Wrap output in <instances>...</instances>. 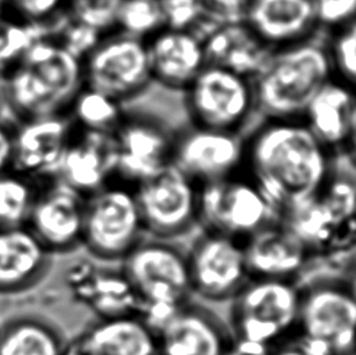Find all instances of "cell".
Instances as JSON below:
<instances>
[{"instance_id":"obj_27","label":"cell","mask_w":356,"mask_h":355,"mask_svg":"<svg viewBox=\"0 0 356 355\" xmlns=\"http://www.w3.org/2000/svg\"><path fill=\"white\" fill-rule=\"evenodd\" d=\"M81 336L92 355H159L157 333L136 314L100 319Z\"/></svg>"},{"instance_id":"obj_12","label":"cell","mask_w":356,"mask_h":355,"mask_svg":"<svg viewBox=\"0 0 356 355\" xmlns=\"http://www.w3.org/2000/svg\"><path fill=\"white\" fill-rule=\"evenodd\" d=\"M84 83L123 102L152 81L147 43L112 31L83 60Z\"/></svg>"},{"instance_id":"obj_11","label":"cell","mask_w":356,"mask_h":355,"mask_svg":"<svg viewBox=\"0 0 356 355\" xmlns=\"http://www.w3.org/2000/svg\"><path fill=\"white\" fill-rule=\"evenodd\" d=\"M185 93L193 125L242 133L257 113L252 79L217 65L207 63Z\"/></svg>"},{"instance_id":"obj_16","label":"cell","mask_w":356,"mask_h":355,"mask_svg":"<svg viewBox=\"0 0 356 355\" xmlns=\"http://www.w3.org/2000/svg\"><path fill=\"white\" fill-rule=\"evenodd\" d=\"M115 139V177L134 187L172 164L174 138L152 120L125 115Z\"/></svg>"},{"instance_id":"obj_34","label":"cell","mask_w":356,"mask_h":355,"mask_svg":"<svg viewBox=\"0 0 356 355\" xmlns=\"http://www.w3.org/2000/svg\"><path fill=\"white\" fill-rule=\"evenodd\" d=\"M3 9L39 32H49L65 19L66 0H5Z\"/></svg>"},{"instance_id":"obj_7","label":"cell","mask_w":356,"mask_h":355,"mask_svg":"<svg viewBox=\"0 0 356 355\" xmlns=\"http://www.w3.org/2000/svg\"><path fill=\"white\" fill-rule=\"evenodd\" d=\"M145 235L134 185L113 177L86 197L82 246L94 258L122 262Z\"/></svg>"},{"instance_id":"obj_39","label":"cell","mask_w":356,"mask_h":355,"mask_svg":"<svg viewBox=\"0 0 356 355\" xmlns=\"http://www.w3.org/2000/svg\"><path fill=\"white\" fill-rule=\"evenodd\" d=\"M15 122L6 116L0 117V174L11 169L14 155Z\"/></svg>"},{"instance_id":"obj_4","label":"cell","mask_w":356,"mask_h":355,"mask_svg":"<svg viewBox=\"0 0 356 355\" xmlns=\"http://www.w3.org/2000/svg\"><path fill=\"white\" fill-rule=\"evenodd\" d=\"M332 78L323 34L273 50L252 81L255 112L263 120H302L309 104Z\"/></svg>"},{"instance_id":"obj_19","label":"cell","mask_w":356,"mask_h":355,"mask_svg":"<svg viewBox=\"0 0 356 355\" xmlns=\"http://www.w3.org/2000/svg\"><path fill=\"white\" fill-rule=\"evenodd\" d=\"M159 355H222L232 330L207 308L188 302L157 330Z\"/></svg>"},{"instance_id":"obj_43","label":"cell","mask_w":356,"mask_h":355,"mask_svg":"<svg viewBox=\"0 0 356 355\" xmlns=\"http://www.w3.org/2000/svg\"><path fill=\"white\" fill-rule=\"evenodd\" d=\"M5 0H0V9H3V6H4Z\"/></svg>"},{"instance_id":"obj_35","label":"cell","mask_w":356,"mask_h":355,"mask_svg":"<svg viewBox=\"0 0 356 355\" xmlns=\"http://www.w3.org/2000/svg\"><path fill=\"white\" fill-rule=\"evenodd\" d=\"M165 29L195 33L208 19H219L208 9L204 0H159Z\"/></svg>"},{"instance_id":"obj_15","label":"cell","mask_w":356,"mask_h":355,"mask_svg":"<svg viewBox=\"0 0 356 355\" xmlns=\"http://www.w3.org/2000/svg\"><path fill=\"white\" fill-rule=\"evenodd\" d=\"M86 196L58 178L39 187L26 228L51 255L67 253L82 246Z\"/></svg>"},{"instance_id":"obj_28","label":"cell","mask_w":356,"mask_h":355,"mask_svg":"<svg viewBox=\"0 0 356 355\" xmlns=\"http://www.w3.org/2000/svg\"><path fill=\"white\" fill-rule=\"evenodd\" d=\"M66 342L51 322L16 315L0 325V355H63Z\"/></svg>"},{"instance_id":"obj_20","label":"cell","mask_w":356,"mask_h":355,"mask_svg":"<svg viewBox=\"0 0 356 355\" xmlns=\"http://www.w3.org/2000/svg\"><path fill=\"white\" fill-rule=\"evenodd\" d=\"M302 120L330 152L355 154V88L333 77L309 104Z\"/></svg>"},{"instance_id":"obj_13","label":"cell","mask_w":356,"mask_h":355,"mask_svg":"<svg viewBox=\"0 0 356 355\" xmlns=\"http://www.w3.org/2000/svg\"><path fill=\"white\" fill-rule=\"evenodd\" d=\"M188 253L193 294L211 302L232 301L250 280L243 241L202 229Z\"/></svg>"},{"instance_id":"obj_22","label":"cell","mask_w":356,"mask_h":355,"mask_svg":"<svg viewBox=\"0 0 356 355\" xmlns=\"http://www.w3.org/2000/svg\"><path fill=\"white\" fill-rule=\"evenodd\" d=\"M242 19L271 50L321 34L312 0H250Z\"/></svg>"},{"instance_id":"obj_14","label":"cell","mask_w":356,"mask_h":355,"mask_svg":"<svg viewBox=\"0 0 356 355\" xmlns=\"http://www.w3.org/2000/svg\"><path fill=\"white\" fill-rule=\"evenodd\" d=\"M245 161L242 133L193 125L174 138L172 162L200 185L240 173Z\"/></svg>"},{"instance_id":"obj_32","label":"cell","mask_w":356,"mask_h":355,"mask_svg":"<svg viewBox=\"0 0 356 355\" xmlns=\"http://www.w3.org/2000/svg\"><path fill=\"white\" fill-rule=\"evenodd\" d=\"M40 33L43 32L24 24L6 10L0 9V78L19 63Z\"/></svg>"},{"instance_id":"obj_5","label":"cell","mask_w":356,"mask_h":355,"mask_svg":"<svg viewBox=\"0 0 356 355\" xmlns=\"http://www.w3.org/2000/svg\"><path fill=\"white\" fill-rule=\"evenodd\" d=\"M122 271L139 297V317L154 332L193 296L188 253L172 241L144 237L122 260Z\"/></svg>"},{"instance_id":"obj_30","label":"cell","mask_w":356,"mask_h":355,"mask_svg":"<svg viewBox=\"0 0 356 355\" xmlns=\"http://www.w3.org/2000/svg\"><path fill=\"white\" fill-rule=\"evenodd\" d=\"M45 180L13 169L0 174V229L26 226L39 187Z\"/></svg>"},{"instance_id":"obj_41","label":"cell","mask_w":356,"mask_h":355,"mask_svg":"<svg viewBox=\"0 0 356 355\" xmlns=\"http://www.w3.org/2000/svg\"><path fill=\"white\" fill-rule=\"evenodd\" d=\"M222 355H271V347L259 342L234 337Z\"/></svg>"},{"instance_id":"obj_40","label":"cell","mask_w":356,"mask_h":355,"mask_svg":"<svg viewBox=\"0 0 356 355\" xmlns=\"http://www.w3.org/2000/svg\"><path fill=\"white\" fill-rule=\"evenodd\" d=\"M208 9L222 21L242 19L250 0H204Z\"/></svg>"},{"instance_id":"obj_6","label":"cell","mask_w":356,"mask_h":355,"mask_svg":"<svg viewBox=\"0 0 356 355\" xmlns=\"http://www.w3.org/2000/svg\"><path fill=\"white\" fill-rule=\"evenodd\" d=\"M234 337L273 347L297 331L300 285L289 278H250L232 299Z\"/></svg>"},{"instance_id":"obj_26","label":"cell","mask_w":356,"mask_h":355,"mask_svg":"<svg viewBox=\"0 0 356 355\" xmlns=\"http://www.w3.org/2000/svg\"><path fill=\"white\" fill-rule=\"evenodd\" d=\"M202 43L207 63L232 70L252 81L273 53L243 19L224 21Z\"/></svg>"},{"instance_id":"obj_29","label":"cell","mask_w":356,"mask_h":355,"mask_svg":"<svg viewBox=\"0 0 356 355\" xmlns=\"http://www.w3.org/2000/svg\"><path fill=\"white\" fill-rule=\"evenodd\" d=\"M66 115L77 128L108 133H113L125 117L120 101L87 86L78 91Z\"/></svg>"},{"instance_id":"obj_21","label":"cell","mask_w":356,"mask_h":355,"mask_svg":"<svg viewBox=\"0 0 356 355\" xmlns=\"http://www.w3.org/2000/svg\"><path fill=\"white\" fill-rule=\"evenodd\" d=\"M250 278L297 280L314 255L298 236L276 219L243 241Z\"/></svg>"},{"instance_id":"obj_36","label":"cell","mask_w":356,"mask_h":355,"mask_svg":"<svg viewBox=\"0 0 356 355\" xmlns=\"http://www.w3.org/2000/svg\"><path fill=\"white\" fill-rule=\"evenodd\" d=\"M49 32L53 33L68 52H71L82 61L92 53V49L100 43L104 37V34L97 29L66 17Z\"/></svg>"},{"instance_id":"obj_1","label":"cell","mask_w":356,"mask_h":355,"mask_svg":"<svg viewBox=\"0 0 356 355\" xmlns=\"http://www.w3.org/2000/svg\"><path fill=\"white\" fill-rule=\"evenodd\" d=\"M333 156L303 120H263L245 136V171L280 213L318 191L332 169Z\"/></svg>"},{"instance_id":"obj_37","label":"cell","mask_w":356,"mask_h":355,"mask_svg":"<svg viewBox=\"0 0 356 355\" xmlns=\"http://www.w3.org/2000/svg\"><path fill=\"white\" fill-rule=\"evenodd\" d=\"M312 3L321 34L355 21L356 0H312Z\"/></svg>"},{"instance_id":"obj_31","label":"cell","mask_w":356,"mask_h":355,"mask_svg":"<svg viewBox=\"0 0 356 355\" xmlns=\"http://www.w3.org/2000/svg\"><path fill=\"white\" fill-rule=\"evenodd\" d=\"M163 29L159 0H122L115 31L147 42Z\"/></svg>"},{"instance_id":"obj_2","label":"cell","mask_w":356,"mask_h":355,"mask_svg":"<svg viewBox=\"0 0 356 355\" xmlns=\"http://www.w3.org/2000/svg\"><path fill=\"white\" fill-rule=\"evenodd\" d=\"M84 86L82 60L68 52L53 33L43 32L19 63L0 78L4 115L15 123L66 115Z\"/></svg>"},{"instance_id":"obj_23","label":"cell","mask_w":356,"mask_h":355,"mask_svg":"<svg viewBox=\"0 0 356 355\" xmlns=\"http://www.w3.org/2000/svg\"><path fill=\"white\" fill-rule=\"evenodd\" d=\"M66 281L74 298L100 319L139 315L141 303L122 269H102L79 260L68 268Z\"/></svg>"},{"instance_id":"obj_38","label":"cell","mask_w":356,"mask_h":355,"mask_svg":"<svg viewBox=\"0 0 356 355\" xmlns=\"http://www.w3.org/2000/svg\"><path fill=\"white\" fill-rule=\"evenodd\" d=\"M271 355H333L321 342L293 333L284 341L271 347Z\"/></svg>"},{"instance_id":"obj_8","label":"cell","mask_w":356,"mask_h":355,"mask_svg":"<svg viewBox=\"0 0 356 355\" xmlns=\"http://www.w3.org/2000/svg\"><path fill=\"white\" fill-rule=\"evenodd\" d=\"M355 322L353 280L326 276L300 285L297 333L321 342L333 355H355Z\"/></svg>"},{"instance_id":"obj_3","label":"cell","mask_w":356,"mask_h":355,"mask_svg":"<svg viewBox=\"0 0 356 355\" xmlns=\"http://www.w3.org/2000/svg\"><path fill=\"white\" fill-rule=\"evenodd\" d=\"M355 195V154H334L323 187L284 207L279 219L298 236L314 258L353 252Z\"/></svg>"},{"instance_id":"obj_33","label":"cell","mask_w":356,"mask_h":355,"mask_svg":"<svg viewBox=\"0 0 356 355\" xmlns=\"http://www.w3.org/2000/svg\"><path fill=\"white\" fill-rule=\"evenodd\" d=\"M333 77L355 88L356 22L323 34Z\"/></svg>"},{"instance_id":"obj_42","label":"cell","mask_w":356,"mask_h":355,"mask_svg":"<svg viewBox=\"0 0 356 355\" xmlns=\"http://www.w3.org/2000/svg\"><path fill=\"white\" fill-rule=\"evenodd\" d=\"M4 115V105H3V99H1V91H0V117Z\"/></svg>"},{"instance_id":"obj_9","label":"cell","mask_w":356,"mask_h":355,"mask_svg":"<svg viewBox=\"0 0 356 355\" xmlns=\"http://www.w3.org/2000/svg\"><path fill=\"white\" fill-rule=\"evenodd\" d=\"M279 219L271 202L245 172L200 185V226L245 241Z\"/></svg>"},{"instance_id":"obj_17","label":"cell","mask_w":356,"mask_h":355,"mask_svg":"<svg viewBox=\"0 0 356 355\" xmlns=\"http://www.w3.org/2000/svg\"><path fill=\"white\" fill-rule=\"evenodd\" d=\"M72 129L67 115L47 116L15 123L11 169L39 180L56 178Z\"/></svg>"},{"instance_id":"obj_10","label":"cell","mask_w":356,"mask_h":355,"mask_svg":"<svg viewBox=\"0 0 356 355\" xmlns=\"http://www.w3.org/2000/svg\"><path fill=\"white\" fill-rule=\"evenodd\" d=\"M135 195L146 235L173 241L200 226V184L173 162L139 182Z\"/></svg>"},{"instance_id":"obj_25","label":"cell","mask_w":356,"mask_h":355,"mask_svg":"<svg viewBox=\"0 0 356 355\" xmlns=\"http://www.w3.org/2000/svg\"><path fill=\"white\" fill-rule=\"evenodd\" d=\"M51 258L26 226L0 229V294L33 287L48 273Z\"/></svg>"},{"instance_id":"obj_24","label":"cell","mask_w":356,"mask_h":355,"mask_svg":"<svg viewBox=\"0 0 356 355\" xmlns=\"http://www.w3.org/2000/svg\"><path fill=\"white\" fill-rule=\"evenodd\" d=\"M151 77L174 90H186L207 65L201 39L190 31L161 29L146 42Z\"/></svg>"},{"instance_id":"obj_18","label":"cell","mask_w":356,"mask_h":355,"mask_svg":"<svg viewBox=\"0 0 356 355\" xmlns=\"http://www.w3.org/2000/svg\"><path fill=\"white\" fill-rule=\"evenodd\" d=\"M116 161L115 132L81 129L73 125L56 178L87 197L115 177Z\"/></svg>"}]
</instances>
